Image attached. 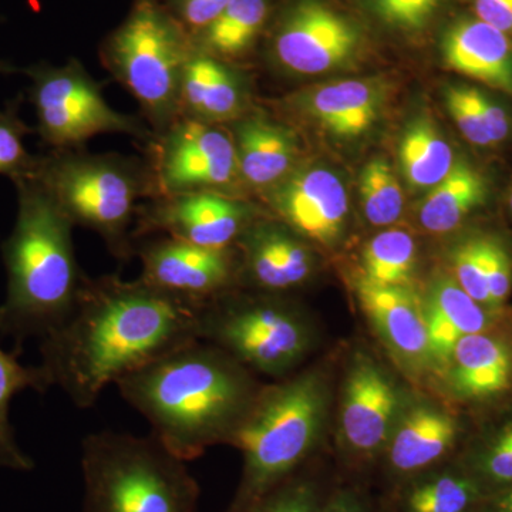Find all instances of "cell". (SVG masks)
Instances as JSON below:
<instances>
[{"label": "cell", "mask_w": 512, "mask_h": 512, "mask_svg": "<svg viewBox=\"0 0 512 512\" xmlns=\"http://www.w3.org/2000/svg\"><path fill=\"white\" fill-rule=\"evenodd\" d=\"M412 384L367 348L350 350L336 389L333 433L352 470L379 464Z\"/></svg>", "instance_id": "9c48e42d"}, {"label": "cell", "mask_w": 512, "mask_h": 512, "mask_svg": "<svg viewBox=\"0 0 512 512\" xmlns=\"http://www.w3.org/2000/svg\"><path fill=\"white\" fill-rule=\"evenodd\" d=\"M487 286L493 309H500L512 292V258L498 239L487 241Z\"/></svg>", "instance_id": "74e56055"}, {"label": "cell", "mask_w": 512, "mask_h": 512, "mask_svg": "<svg viewBox=\"0 0 512 512\" xmlns=\"http://www.w3.org/2000/svg\"><path fill=\"white\" fill-rule=\"evenodd\" d=\"M461 423L431 390L412 386L379 466L390 487L451 461Z\"/></svg>", "instance_id": "e0dca14e"}, {"label": "cell", "mask_w": 512, "mask_h": 512, "mask_svg": "<svg viewBox=\"0 0 512 512\" xmlns=\"http://www.w3.org/2000/svg\"><path fill=\"white\" fill-rule=\"evenodd\" d=\"M50 383L42 367H26L18 360V353L0 349V467L15 471H32V458L23 453L16 443L10 424V403L16 394L26 389L46 392Z\"/></svg>", "instance_id": "f546056e"}, {"label": "cell", "mask_w": 512, "mask_h": 512, "mask_svg": "<svg viewBox=\"0 0 512 512\" xmlns=\"http://www.w3.org/2000/svg\"><path fill=\"white\" fill-rule=\"evenodd\" d=\"M338 377L332 359L264 384L231 441L241 451V480L227 512H241L308 466L333 421Z\"/></svg>", "instance_id": "277c9868"}, {"label": "cell", "mask_w": 512, "mask_h": 512, "mask_svg": "<svg viewBox=\"0 0 512 512\" xmlns=\"http://www.w3.org/2000/svg\"><path fill=\"white\" fill-rule=\"evenodd\" d=\"M441 59L451 72L512 97V39L474 15H463L444 30Z\"/></svg>", "instance_id": "7402d4cb"}, {"label": "cell", "mask_w": 512, "mask_h": 512, "mask_svg": "<svg viewBox=\"0 0 512 512\" xmlns=\"http://www.w3.org/2000/svg\"><path fill=\"white\" fill-rule=\"evenodd\" d=\"M487 241L488 237L473 235L457 241L447 252L446 272L463 291L481 305L493 309L487 286ZM497 311V309H494Z\"/></svg>", "instance_id": "836d02e7"}, {"label": "cell", "mask_w": 512, "mask_h": 512, "mask_svg": "<svg viewBox=\"0 0 512 512\" xmlns=\"http://www.w3.org/2000/svg\"><path fill=\"white\" fill-rule=\"evenodd\" d=\"M444 104L461 136L473 146L497 147L510 137V114L483 90L468 84H451L444 90Z\"/></svg>", "instance_id": "f1b7e54d"}, {"label": "cell", "mask_w": 512, "mask_h": 512, "mask_svg": "<svg viewBox=\"0 0 512 512\" xmlns=\"http://www.w3.org/2000/svg\"><path fill=\"white\" fill-rule=\"evenodd\" d=\"M419 293L423 305L439 312L463 336L491 332L498 320L497 311L471 298L446 271L431 275Z\"/></svg>", "instance_id": "4dcf8cb0"}, {"label": "cell", "mask_w": 512, "mask_h": 512, "mask_svg": "<svg viewBox=\"0 0 512 512\" xmlns=\"http://www.w3.org/2000/svg\"><path fill=\"white\" fill-rule=\"evenodd\" d=\"M197 333L254 375L274 380L302 369L320 340L318 320L288 295L242 288L202 303Z\"/></svg>", "instance_id": "52a82bcc"}, {"label": "cell", "mask_w": 512, "mask_h": 512, "mask_svg": "<svg viewBox=\"0 0 512 512\" xmlns=\"http://www.w3.org/2000/svg\"><path fill=\"white\" fill-rule=\"evenodd\" d=\"M141 259L144 284L160 291L205 302L239 288L237 248L212 249L164 237L143 245Z\"/></svg>", "instance_id": "d6986e66"}, {"label": "cell", "mask_w": 512, "mask_h": 512, "mask_svg": "<svg viewBox=\"0 0 512 512\" xmlns=\"http://www.w3.org/2000/svg\"><path fill=\"white\" fill-rule=\"evenodd\" d=\"M153 434L184 461L231 441L264 384L224 350L204 342L171 350L116 383Z\"/></svg>", "instance_id": "7a4b0ae2"}, {"label": "cell", "mask_w": 512, "mask_h": 512, "mask_svg": "<svg viewBox=\"0 0 512 512\" xmlns=\"http://www.w3.org/2000/svg\"><path fill=\"white\" fill-rule=\"evenodd\" d=\"M483 488L456 460L394 484L390 512H477Z\"/></svg>", "instance_id": "cb8c5ba5"}, {"label": "cell", "mask_w": 512, "mask_h": 512, "mask_svg": "<svg viewBox=\"0 0 512 512\" xmlns=\"http://www.w3.org/2000/svg\"><path fill=\"white\" fill-rule=\"evenodd\" d=\"M204 302L119 276L86 279L69 318L42 338V367L80 410L109 384L198 339Z\"/></svg>", "instance_id": "6da1fadb"}, {"label": "cell", "mask_w": 512, "mask_h": 512, "mask_svg": "<svg viewBox=\"0 0 512 512\" xmlns=\"http://www.w3.org/2000/svg\"><path fill=\"white\" fill-rule=\"evenodd\" d=\"M74 227L99 234L111 255L128 261L134 254L131 224L138 201L156 197L150 165L120 154L55 150L40 157L35 178Z\"/></svg>", "instance_id": "8992f818"}, {"label": "cell", "mask_w": 512, "mask_h": 512, "mask_svg": "<svg viewBox=\"0 0 512 512\" xmlns=\"http://www.w3.org/2000/svg\"><path fill=\"white\" fill-rule=\"evenodd\" d=\"M393 92L386 76L353 77L306 87L278 106L289 119L319 128L330 140L353 144L379 126Z\"/></svg>", "instance_id": "5bb4252c"}, {"label": "cell", "mask_w": 512, "mask_h": 512, "mask_svg": "<svg viewBox=\"0 0 512 512\" xmlns=\"http://www.w3.org/2000/svg\"><path fill=\"white\" fill-rule=\"evenodd\" d=\"M512 357L503 339L477 333L460 339L433 392L460 402H484L511 387Z\"/></svg>", "instance_id": "603a6c76"}, {"label": "cell", "mask_w": 512, "mask_h": 512, "mask_svg": "<svg viewBox=\"0 0 512 512\" xmlns=\"http://www.w3.org/2000/svg\"><path fill=\"white\" fill-rule=\"evenodd\" d=\"M80 463L83 512H197L201 490L187 461L154 434H89Z\"/></svg>", "instance_id": "5b68a950"}, {"label": "cell", "mask_w": 512, "mask_h": 512, "mask_svg": "<svg viewBox=\"0 0 512 512\" xmlns=\"http://www.w3.org/2000/svg\"><path fill=\"white\" fill-rule=\"evenodd\" d=\"M400 174L407 188L431 190L453 170V148L429 111H419L407 121L397 146Z\"/></svg>", "instance_id": "484cf974"}, {"label": "cell", "mask_w": 512, "mask_h": 512, "mask_svg": "<svg viewBox=\"0 0 512 512\" xmlns=\"http://www.w3.org/2000/svg\"><path fill=\"white\" fill-rule=\"evenodd\" d=\"M510 208H511V212H512V191H511V194H510Z\"/></svg>", "instance_id": "7bdbcfd3"}, {"label": "cell", "mask_w": 512, "mask_h": 512, "mask_svg": "<svg viewBox=\"0 0 512 512\" xmlns=\"http://www.w3.org/2000/svg\"><path fill=\"white\" fill-rule=\"evenodd\" d=\"M419 244L409 229H380L363 245L356 279L389 288L416 289Z\"/></svg>", "instance_id": "83f0119b"}, {"label": "cell", "mask_w": 512, "mask_h": 512, "mask_svg": "<svg viewBox=\"0 0 512 512\" xmlns=\"http://www.w3.org/2000/svg\"><path fill=\"white\" fill-rule=\"evenodd\" d=\"M477 512H512V483L485 494Z\"/></svg>", "instance_id": "b9f144b4"}, {"label": "cell", "mask_w": 512, "mask_h": 512, "mask_svg": "<svg viewBox=\"0 0 512 512\" xmlns=\"http://www.w3.org/2000/svg\"><path fill=\"white\" fill-rule=\"evenodd\" d=\"M447 0H369L373 12L389 28L420 33L437 18Z\"/></svg>", "instance_id": "8d00e7d4"}, {"label": "cell", "mask_w": 512, "mask_h": 512, "mask_svg": "<svg viewBox=\"0 0 512 512\" xmlns=\"http://www.w3.org/2000/svg\"><path fill=\"white\" fill-rule=\"evenodd\" d=\"M178 22L194 39L208 28L231 0H164Z\"/></svg>", "instance_id": "f35d334b"}, {"label": "cell", "mask_w": 512, "mask_h": 512, "mask_svg": "<svg viewBox=\"0 0 512 512\" xmlns=\"http://www.w3.org/2000/svg\"><path fill=\"white\" fill-rule=\"evenodd\" d=\"M320 512H377L372 498L353 485H340L326 493Z\"/></svg>", "instance_id": "ab89813d"}, {"label": "cell", "mask_w": 512, "mask_h": 512, "mask_svg": "<svg viewBox=\"0 0 512 512\" xmlns=\"http://www.w3.org/2000/svg\"><path fill=\"white\" fill-rule=\"evenodd\" d=\"M359 204L367 224L390 228L402 220L404 192L392 164L375 157L362 168L359 177Z\"/></svg>", "instance_id": "d6a6232c"}, {"label": "cell", "mask_w": 512, "mask_h": 512, "mask_svg": "<svg viewBox=\"0 0 512 512\" xmlns=\"http://www.w3.org/2000/svg\"><path fill=\"white\" fill-rule=\"evenodd\" d=\"M487 180L467 161H456L444 180L421 198L416 211L417 225L424 234H451L487 200Z\"/></svg>", "instance_id": "d4e9b609"}, {"label": "cell", "mask_w": 512, "mask_h": 512, "mask_svg": "<svg viewBox=\"0 0 512 512\" xmlns=\"http://www.w3.org/2000/svg\"><path fill=\"white\" fill-rule=\"evenodd\" d=\"M325 495L318 478L305 467L241 512H320Z\"/></svg>", "instance_id": "d590c367"}, {"label": "cell", "mask_w": 512, "mask_h": 512, "mask_svg": "<svg viewBox=\"0 0 512 512\" xmlns=\"http://www.w3.org/2000/svg\"><path fill=\"white\" fill-rule=\"evenodd\" d=\"M266 211L247 198L222 194L157 197L137 208L134 235L165 237L212 249L234 248L242 232Z\"/></svg>", "instance_id": "9a60e30c"}, {"label": "cell", "mask_w": 512, "mask_h": 512, "mask_svg": "<svg viewBox=\"0 0 512 512\" xmlns=\"http://www.w3.org/2000/svg\"><path fill=\"white\" fill-rule=\"evenodd\" d=\"M365 46L355 20L323 0H291L269 37V59L292 76H323L355 66Z\"/></svg>", "instance_id": "7c38bea8"}, {"label": "cell", "mask_w": 512, "mask_h": 512, "mask_svg": "<svg viewBox=\"0 0 512 512\" xmlns=\"http://www.w3.org/2000/svg\"><path fill=\"white\" fill-rule=\"evenodd\" d=\"M261 200L269 215L320 251L335 254L348 241V188L326 165L302 163Z\"/></svg>", "instance_id": "4fadbf2b"}, {"label": "cell", "mask_w": 512, "mask_h": 512, "mask_svg": "<svg viewBox=\"0 0 512 512\" xmlns=\"http://www.w3.org/2000/svg\"><path fill=\"white\" fill-rule=\"evenodd\" d=\"M485 494L512 483V417L485 431L456 458Z\"/></svg>", "instance_id": "1f68e13d"}, {"label": "cell", "mask_w": 512, "mask_h": 512, "mask_svg": "<svg viewBox=\"0 0 512 512\" xmlns=\"http://www.w3.org/2000/svg\"><path fill=\"white\" fill-rule=\"evenodd\" d=\"M235 248L239 288L248 291L288 295L318 274V249L268 212L242 232Z\"/></svg>", "instance_id": "ac0fdd59"}, {"label": "cell", "mask_w": 512, "mask_h": 512, "mask_svg": "<svg viewBox=\"0 0 512 512\" xmlns=\"http://www.w3.org/2000/svg\"><path fill=\"white\" fill-rule=\"evenodd\" d=\"M471 15L512 39V0H468Z\"/></svg>", "instance_id": "60d3db41"}, {"label": "cell", "mask_w": 512, "mask_h": 512, "mask_svg": "<svg viewBox=\"0 0 512 512\" xmlns=\"http://www.w3.org/2000/svg\"><path fill=\"white\" fill-rule=\"evenodd\" d=\"M271 12L272 0H231L211 25L192 39L194 49L237 63L258 42Z\"/></svg>", "instance_id": "4316f807"}, {"label": "cell", "mask_w": 512, "mask_h": 512, "mask_svg": "<svg viewBox=\"0 0 512 512\" xmlns=\"http://www.w3.org/2000/svg\"><path fill=\"white\" fill-rule=\"evenodd\" d=\"M18 218L3 244L8 295L0 332L18 343L52 332L69 318L87 276L74 254V225L35 180L16 183Z\"/></svg>", "instance_id": "3957f363"}, {"label": "cell", "mask_w": 512, "mask_h": 512, "mask_svg": "<svg viewBox=\"0 0 512 512\" xmlns=\"http://www.w3.org/2000/svg\"><path fill=\"white\" fill-rule=\"evenodd\" d=\"M194 50L163 0H133L126 19L101 45V63L133 94L154 136L180 117L181 77Z\"/></svg>", "instance_id": "ba28073f"}, {"label": "cell", "mask_w": 512, "mask_h": 512, "mask_svg": "<svg viewBox=\"0 0 512 512\" xmlns=\"http://www.w3.org/2000/svg\"><path fill=\"white\" fill-rule=\"evenodd\" d=\"M156 197L222 194L247 198L227 126L183 119L150 141Z\"/></svg>", "instance_id": "8fae6325"}, {"label": "cell", "mask_w": 512, "mask_h": 512, "mask_svg": "<svg viewBox=\"0 0 512 512\" xmlns=\"http://www.w3.org/2000/svg\"><path fill=\"white\" fill-rule=\"evenodd\" d=\"M178 109L183 119L228 126L254 109L251 80L237 64L194 50L181 77Z\"/></svg>", "instance_id": "44dd1931"}, {"label": "cell", "mask_w": 512, "mask_h": 512, "mask_svg": "<svg viewBox=\"0 0 512 512\" xmlns=\"http://www.w3.org/2000/svg\"><path fill=\"white\" fill-rule=\"evenodd\" d=\"M353 289L367 325L394 370L413 387L431 390L433 369L419 291L370 285L359 279Z\"/></svg>", "instance_id": "2e32d148"}, {"label": "cell", "mask_w": 512, "mask_h": 512, "mask_svg": "<svg viewBox=\"0 0 512 512\" xmlns=\"http://www.w3.org/2000/svg\"><path fill=\"white\" fill-rule=\"evenodd\" d=\"M18 106L15 101L0 111V174L15 184L35 178L40 160V157L29 154L23 143L35 130L20 119Z\"/></svg>", "instance_id": "e575fe53"}, {"label": "cell", "mask_w": 512, "mask_h": 512, "mask_svg": "<svg viewBox=\"0 0 512 512\" xmlns=\"http://www.w3.org/2000/svg\"><path fill=\"white\" fill-rule=\"evenodd\" d=\"M20 72L32 80L30 97L35 106L39 136L53 150H77L99 134L120 133L153 140L154 133L143 120L109 106L103 84L96 82L79 60L64 66L47 63L25 67H0Z\"/></svg>", "instance_id": "30bf717a"}, {"label": "cell", "mask_w": 512, "mask_h": 512, "mask_svg": "<svg viewBox=\"0 0 512 512\" xmlns=\"http://www.w3.org/2000/svg\"><path fill=\"white\" fill-rule=\"evenodd\" d=\"M227 127L247 192L262 197L302 164L301 140L288 121L252 109Z\"/></svg>", "instance_id": "ffe728a7"}]
</instances>
